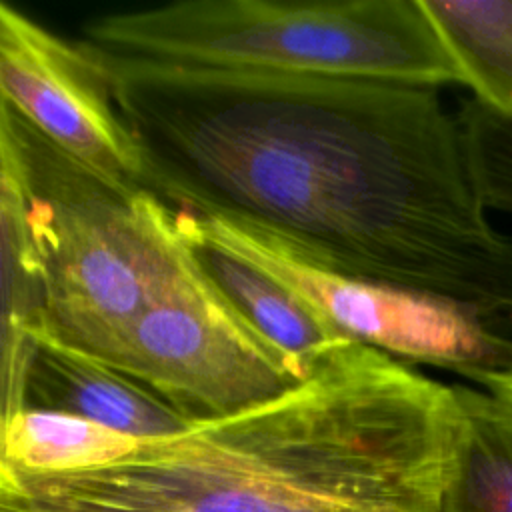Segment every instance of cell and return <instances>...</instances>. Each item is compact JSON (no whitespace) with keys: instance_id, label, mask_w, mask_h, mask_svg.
<instances>
[{"instance_id":"cell-15","label":"cell","mask_w":512,"mask_h":512,"mask_svg":"<svg viewBox=\"0 0 512 512\" xmlns=\"http://www.w3.org/2000/svg\"><path fill=\"white\" fill-rule=\"evenodd\" d=\"M484 388L488 392H492L494 396H498L500 400H504L512 408V368L508 372L492 378Z\"/></svg>"},{"instance_id":"cell-7","label":"cell","mask_w":512,"mask_h":512,"mask_svg":"<svg viewBox=\"0 0 512 512\" xmlns=\"http://www.w3.org/2000/svg\"><path fill=\"white\" fill-rule=\"evenodd\" d=\"M0 94V102L90 170L148 190L146 160L100 62L8 2H0Z\"/></svg>"},{"instance_id":"cell-13","label":"cell","mask_w":512,"mask_h":512,"mask_svg":"<svg viewBox=\"0 0 512 512\" xmlns=\"http://www.w3.org/2000/svg\"><path fill=\"white\" fill-rule=\"evenodd\" d=\"M140 444V438L80 416L24 408L2 418L0 464L40 474L78 472L112 464Z\"/></svg>"},{"instance_id":"cell-4","label":"cell","mask_w":512,"mask_h":512,"mask_svg":"<svg viewBox=\"0 0 512 512\" xmlns=\"http://www.w3.org/2000/svg\"><path fill=\"white\" fill-rule=\"evenodd\" d=\"M82 46L176 68L462 84L420 0H186L112 12Z\"/></svg>"},{"instance_id":"cell-12","label":"cell","mask_w":512,"mask_h":512,"mask_svg":"<svg viewBox=\"0 0 512 512\" xmlns=\"http://www.w3.org/2000/svg\"><path fill=\"white\" fill-rule=\"evenodd\" d=\"M472 98L512 116V0H420Z\"/></svg>"},{"instance_id":"cell-10","label":"cell","mask_w":512,"mask_h":512,"mask_svg":"<svg viewBox=\"0 0 512 512\" xmlns=\"http://www.w3.org/2000/svg\"><path fill=\"white\" fill-rule=\"evenodd\" d=\"M454 390L458 422L440 512H512V408L488 390Z\"/></svg>"},{"instance_id":"cell-1","label":"cell","mask_w":512,"mask_h":512,"mask_svg":"<svg viewBox=\"0 0 512 512\" xmlns=\"http://www.w3.org/2000/svg\"><path fill=\"white\" fill-rule=\"evenodd\" d=\"M86 50L142 150L148 190L168 206L258 230L326 270L458 304L512 336V234L494 226L438 88Z\"/></svg>"},{"instance_id":"cell-5","label":"cell","mask_w":512,"mask_h":512,"mask_svg":"<svg viewBox=\"0 0 512 512\" xmlns=\"http://www.w3.org/2000/svg\"><path fill=\"white\" fill-rule=\"evenodd\" d=\"M118 370L192 424L254 410L308 378L230 306L190 252L130 328Z\"/></svg>"},{"instance_id":"cell-9","label":"cell","mask_w":512,"mask_h":512,"mask_svg":"<svg viewBox=\"0 0 512 512\" xmlns=\"http://www.w3.org/2000/svg\"><path fill=\"white\" fill-rule=\"evenodd\" d=\"M172 212L176 230L198 270L262 338L304 372L310 374L322 358L352 342L280 282L202 236L180 208L172 206Z\"/></svg>"},{"instance_id":"cell-3","label":"cell","mask_w":512,"mask_h":512,"mask_svg":"<svg viewBox=\"0 0 512 512\" xmlns=\"http://www.w3.org/2000/svg\"><path fill=\"white\" fill-rule=\"evenodd\" d=\"M0 156L40 260L42 336L118 370L130 328L188 262L172 206L90 170L4 102Z\"/></svg>"},{"instance_id":"cell-14","label":"cell","mask_w":512,"mask_h":512,"mask_svg":"<svg viewBox=\"0 0 512 512\" xmlns=\"http://www.w3.org/2000/svg\"><path fill=\"white\" fill-rule=\"evenodd\" d=\"M456 114L486 208L512 220V116L474 98L464 100Z\"/></svg>"},{"instance_id":"cell-8","label":"cell","mask_w":512,"mask_h":512,"mask_svg":"<svg viewBox=\"0 0 512 512\" xmlns=\"http://www.w3.org/2000/svg\"><path fill=\"white\" fill-rule=\"evenodd\" d=\"M24 408L80 416L140 440L196 426L128 374L46 336L28 350L18 402Z\"/></svg>"},{"instance_id":"cell-2","label":"cell","mask_w":512,"mask_h":512,"mask_svg":"<svg viewBox=\"0 0 512 512\" xmlns=\"http://www.w3.org/2000/svg\"><path fill=\"white\" fill-rule=\"evenodd\" d=\"M456 422L454 386L348 342L284 396L112 464H0V512H440Z\"/></svg>"},{"instance_id":"cell-11","label":"cell","mask_w":512,"mask_h":512,"mask_svg":"<svg viewBox=\"0 0 512 512\" xmlns=\"http://www.w3.org/2000/svg\"><path fill=\"white\" fill-rule=\"evenodd\" d=\"M2 222V418L18 410L28 350L44 334L40 260L14 166L0 156Z\"/></svg>"},{"instance_id":"cell-6","label":"cell","mask_w":512,"mask_h":512,"mask_svg":"<svg viewBox=\"0 0 512 512\" xmlns=\"http://www.w3.org/2000/svg\"><path fill=\"white\" fill-rule=\"evenodd\" d=\"M180 210L202 236L280 282L346 340L480 386L512 368V336L458 304L326 270L258 230Z\"/></svg>"}]
</instances>
